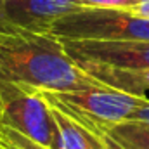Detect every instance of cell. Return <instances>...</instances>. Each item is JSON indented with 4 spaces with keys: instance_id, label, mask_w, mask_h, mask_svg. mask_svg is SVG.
Listing matches in <instances>:
<instances>
[{
    "instance_id": "1",
    "label": "cell",
    "mask_w": 149,
    "mask_h": 149,
    "mask_svg": "<svg viewBox=\"0 0 149 149\" xmlns=\"http://www.w3.org/2000/svg\"><path fill=\"white\" fill-rule=\"evenodd\" d=\"M0 76L45 92L99 85L68 56L57 37L16 26L0 31Z\"/></svg>"
},
{
    "instance_id": "2",
    "label": "cell",
    "mask_w": 149,
    "mask_h": 149,
    "mask_svg": "<svg viewBox=\"0 0 149 149\" xmlns=\"http://www.w3.org/2000/svg\"><path fill=\"white\" fill-rule=\"evenodd\" d=\"M40 92L49 102L101 135L114 125L132 120L135 111L149 99L146 95L127 94L101 83L70 92Z\"/></svg>"
},
{
    "instance_id": "3",
    "label": "cell",
    "mask_w": 149,
    "mask_h": 149,
    "mask_svg": "<svg viewBox=\"0 0 149 149\" xmlns=\"http://www.w3.org/2000/svg\"><path fill=\"white\" fill-rule=\"evenodd\" d=\"M49 33L61 40L149 42V19L125 9L78 7L57 19Z\"/></svg>"
},
{
    "instance_id": "4",
    "label": "cell",
    "mask_w": 149,
    "mask_h": 149,
    "mask_svg": "<svg viewBox=\"0 0 149 149\" xmlns=\"http://www.w3.org/2000/svg\"><path fill=\"white\" fill-rule=\"evenodd\" d=\"M0 123L49 149H56L57 128L52 111L37 88L0 76Z\"/></svg>"
},
{
    "instance_id": "5",
    "label": "cell",
    "mask_w": 149,
    "mask_h": 149,
    "mask_svg": "<svg viewBox=\"0 0 149 149\" xmlns=\"http://www.w3.org/2000/svg\"><path fill=\"white\" fill-rule=\"evenodd\" d=\"M61 42L68 56L78 66L99 64L111 68L149 70V42H97V40H61Z\"/></svg>"
},
{
    "instance_id": "6",
    "label": "cell",
    "mask_w": 149,
    "mask_h": 149,
    "mask_svg": "<svg viewBox=\"0 0 149 149\" xmlns=\"http://www.w3.org/2000/svg\"><path fill=\"white\" fill-rule=\"evenodd\" d=\"M9 24L30 31H50L63 16L76 10V0H2Z\"/></svg>"
},
{
    "instance_id": "7",
    "label": "cell",
    "mask_w": 149,
    "mask_h": 149,
    "mask_svg": "<svg viewBox=\"0 0 149 149\" xmlns=\"http://www.w3.org/2000/svg\"><path fill=\"white\" fill-rule=\"evenodd\" d=\"M49 106H50L52 118L57 128L56 149H108L104 135L87 128L85 125L76 121L74 118H71L68 113H64L56 104L49 102Z\"/></svg>"
},
{
    "instance_id": "8",
    "label": "cell",
    "mask_w": 149,
    "mask_h": 149,
    "mask_svg": "<svg viewBox=\"0 0 149 149\" xmlns=\"http://www.w3.org/2000/svg\"><path fill=\"white\" fill-rule=\"evenodd\" d=\"M80 68L90 78L106 87L134 95H146V92H149V70L111 68L99 64H81Z\"/></svg>"
},
{
    "instance_id": "9",
    "label": "cell",
    "mask_w": 149,
    "mask_h": 149,
    "mask_svg": "<svg viewBox=\"0 0 149 149\" xmlns=\"http://www.w3.org/2000/svg\"><path fill=\"white\" fill-rule=\"evenodd\" d=\"M106 135L125 149H149V121L127 120L111 127Z\"/></svg>"
},
{
    "instance_id": "10",
    "label": "cell",
    "mask_w": 149,
    "mask_h": 149,
    "mask_svg": "<svg viewBox=\"0 0 149 149\" xmlns=\"http://www.w3.org/2000/svg\"><path fill=\"white\" fill-rule=\"evenodd\" d=\"M0 149H49L21 132L0 123Z\"/></svg>"
},
{
    "instance_id": "11",
    "label": "cell",
    "mask_w": 149,
    "mask_h": 149,
    "mask_svg": "<svg viewBox=\"0 0 149 149\" xmlns=\"http://www.w3.org/2000/svg\"><path fill=\"white\" fill-rule=\"evenodd\" d=\"M141 0H76L80 7H97V9H132Z\"/></svg>"
},
{
    "instance_id": "12",
    "label": "cell",
    "mask_w": 149,
    "mask_h": 149,
    "mask_svg": "<svg viewBox=\"0 0 149 149\" xmlns=\"http://www.w3.org/2000/svg\"><path fill=\"white\" fill-rule=\"evenodd\" d=\"M128 10L134 12V14H137V16H142V17L149 19V0H141L137 5H134V7L128 9Z\"/></svg>"
},
{
    "instance_id": "13",
    "label": "cell",
    "mask_w": 149,
    "mask_h": 149,
    "mask_svg": "<svg viewBox=\"0 0 149 149\" xmlns=\"http://www.w3.org/2000/svg\"><path fill=\"white\" fill-rule=\"evenodd\" d=\"M132 120H139V121H149V99L135 111V114L132 116Z\"/></svg>"
},
{
    "instance_id": "14",
    "label": "cell",
    "mask_w": 149,
    "mask_h": 149,
    "mask_svg": "<svg viewBox=\"0 0 149 149\" xmlns=\"http://www.w3.org/2000/svg\"><path fill=\"white\" fill-rule=\"evenodd\" d=\"M9 28H12V24H9V21L5 17V12H3V2L0 0V31H5Z\"/></svg>"
},
{
    "instance_id": "15",
    "label": "cell",
    "mask_w": 149,
    "mask_h": 149,
    "mask_svg": "<svg viewBox=\"0 0 149 149\" xmlns=\"http://www.w3.org/2000/svg\"><path fill=\"white\" fill-rule=\"evenodd\" d=\"M104 141H106V148H108V149H125L123 146H120L116 141H113L111 137H109V135H106V134H104Z\"/></svg>"
}]
</instances>
